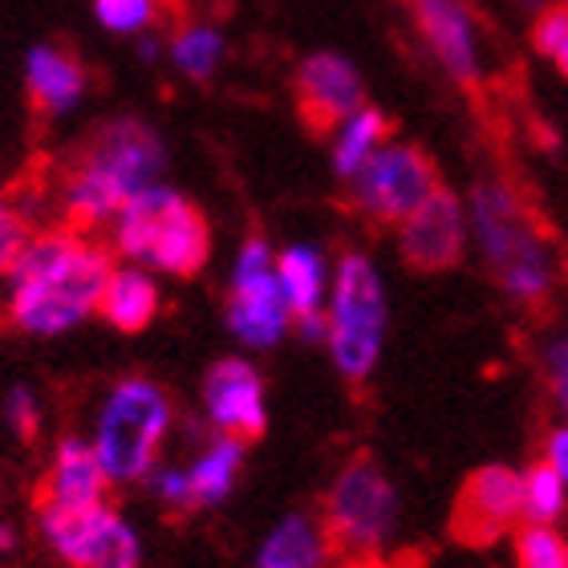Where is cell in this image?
<instances>
[{
	"label": "cell",
	"mask_w": 568,
	"mask_h": 568,
	"mask_svg": "<svg viewBox=\"0 0 568 568\" xmlns=\"http://www.w3.org/2000/svg\"><path fill=\"white\" fill-rule=\"evenodd\" d=\"M114 273L110 252L78 227L41 232L9 268V321L33 337H58L98 313Z\"/></svg>",
	"instance_id": "1"
},
{
	"label": "cell",
	"mask_w": 568,
	"mask_h": 568,
	"mask_svg": "<svg viewBox=\"0 0 568 568\" xmlns=\"http://www.w3.org/2000/svg\"><path fill=\"white\" fill-rule=\"evenodd\" d=\"M471 227L479 236L487 273L496 276L504 296L516 305H548V296L557 293L560 281V256L557 244L548 236L545 220L536 215L511 179L484 175L471 187Z\"/></svg>",
	"instance_id": "2"
},
{
	"label": "cell",
	"mask_w": 568,
	"mask_h": 568,
	"mask_svg": "<svg viewBox=\"0 0 568 568\" xmlns=\"http://www.w3.org/2000/svg\"><path fill=\"white\" fill-rule=\"evenodd\" d=\"M166 163V146L154 126L142 119H110L102 122L82 151L73 154L61 179V207L78 232L110 224L126 203L159 183Z\"/></svg>",
	"instance_id": "3"
},
{
	"label": "cell",
	"mask_w": 568,
	"mask_h": 568,
	"mask_svg": "<svg viewBox=\"0 0 568 568\" xmlns=\"http://www.w3.org/2000/svg\"><path fill=\"white\" fill-rule=\"evenodd\" d=\"M114 252L159 273L195 276L212 256V227L191 200L151 183L114 215Z\"/></svg>",
	"instance_id": "4"
},
{
	"label": "cell",
	"mask_w": 568,
	"mask_h": 568,
	"mask_svg": "<svg viewBox=\"0 0 568 568\" xmlns=\"http://www.w3.org/2000/svg\"><path fill=\"white\" fill-rule=\"evenodd\" d=\"M386 337V288L366 252H345L337 261L325 305V345L333 354V366L349 386L374 374Z\"/></svg>",
	"instance_id": "5"
},
{
	"label": "cell",
	"mask_w": 568,
	"mask_h": 568,
	"mask_svg": "<svg viewBox=\"0 0 568 568\" xmlns=\"http://www.w3.org/2000/svg\"><path fill=\"white\" fill-rule=\"evenodd\" d=\"M175 406L151 378H122L98 410L94 450L110 484H139L154 471Z\"/></svg>",
	"instance_id": "6"
},
{
	"label": "cell",
	"mask_w": 568,
	"mask_h": 568,
	"mask_svg": "<svg viewBox=\"0 0 568 568\" xmlns=\"http://www.w3.org/2000/svg\"><path fill=\"white\" fill-rule=\"evenodd\" d=\"M325 528L345 560L378 565L398 528V491L366 450L345 463L325 496Z\"/></svg>",
	"instance_id": "7"
},
{
	"label": "cell",
	"mask_w": 568,
	"mask_h": 568,
	"mask_svg": "<svg viewBox=\"0 0 568 568\" xmlns=\"http://www.w3.org/2000/svg\"><path fill=\"white\" fill-rule=\"evenodd\" d=\"M438 187L435 159L415 142H386L345 179L349 207L378 227H398Z\"/></svg>",
	"instance_id": "8"
},
{
	"label": "cell",
	"mask_w": 568,
	"mask_h": 568,
	"mask_svg": "<svg viewBox=\"0 0 568 568\" xmlns=\"http://www.w3.org/2000/svg\"><path fill=\"white\" fill-rule=\"evenodd\" d=\"M293 321V308L284 301L276 256L264 236H248L232 268L227 288V329L252 349H273Z\"/></svg>",
	"instance_id": "9"
},
{
	"label": "cell",
	"mask_w": 568,
	"mask_h": 568,
	"mask_svg": "<svg viewBox=\"0 0 568 568\" xmlns=\"http://www.w3.org/2000/svg\"><path fill=\"white\" fill-rule=\"evenodd\" d=\"M41 532L70 568H139V532L119 511L102 504L90 508H37Z\"/></svg>",
	"instance_id": "10"
},
{
	"label": "cell",
	"mask_w": 568,
	"mask_h": 568,
	"mask_svg": "<svg viewBox=\"0 0 568 568\" xmlns=\"http://www.w3.org/2000/svg\"><path fill=\"white\" fill-rule=\"evenodd\" d=\"M524 520V475L504 467V463H487L479 471L467 475V484L455 504V520L450 532L463 545H496Z\"/></svg>",
	"instance_id": "11"
},
{
	"label": "cell",
	"mask_w": 568,
	"mask_h": 568,
	"mask_svg": "<svg viewBox=\"0 0 568 568\" xmlns=\"http://www.w3.org/2000/svg\"><path fill=\"white\" fill-rule=\"evenodd\" d=\"M296 114L308 134L329 139L357 106H366V82L342 53H308L293 78Z\"/></svg>",
	"instance_id": "12"
},
{
	"label": "cell",
	"mask_w": 568,
	"mask_h": 568,
	"mask_svg": "<svg viewBox=\"0 0 568 568\" xmlns=\"http://www.w3.org/2000/svg\"><path fill=\"white\" fill-rule=\"evenodd\" d=\"M398 252L415 273H447L467 252V212L455 191L438 183L398 224Z\"/></svg>",
	"instance_id": "13"
},
{
	"label": "cell",
	"mask_w": 568,
	"mask_h": 568,
	"mask_svg": "<svg viewBox=\"0 0 568 568\" xmlns=\"http://www.w3.org/2000/svg\"><path fill=\"white\" fill-rule=\"evenodd\" d=\"M410 9L426 49L435 53L450 82L475 90L484 78V58H479V24L471 0H410Z\"/></svg>",
	"instance_id": "14"
},
{
	"label": "cell",
	"mask_w": 568,
	"mask_h": 568,
	"mask_svg": "<svg viewBox=\"0 0 568 568\" xmlns=\"http://www.w3.org/2000/svg\"><path fill=\"white\" fill-rule=\"evenodd\" d=\"M203 415L220 435L256 443L268 426V403H264V382L256 366L244 357L215 362L203 378Z\"/></svg>",
	"instance_id": "15"
},
{
	"label": "cell",
	"mask_w": 568,
	"mask_h": 568,
	"mask_svg": "<svg viewBox=\"0 0 568 568\" xmlns=\"http://www.w3.org/2000/svg\"><path fill=\"white\" fill-rule=\"evenodd\" d=\"M90 85V65L70 41H41L24 58V94L41 119L70 114Z\"/></svg>",
	"instance_id": "16"
},
{
	"label": "cell",
	"mask_w": 568,
	"mask_h": 568,
	"mask_svg": "<svg viewBox=\"0 0 568 568\" xmlns=\"http://www.w3.org/2000/svg\"><path fill=\"white\" fill-rule=\"evenodd\" d=\"M110 487V475L98 459L94 443L85 438H61L53 450L41 491H37V508H90L102 504Z\"/></svg>",
	"instance_id": "17"
},
{
	"label": "cell",
	"mask_w": 568,
	"mask_h": 568,
	"mask_svg": "<svg viewBox=\"0 0 568 568\" xmlns=\"http://www.w3.org/2000/svg\"><path fill=\"white\" fill-rule=\"evenodd\" d=\"M345 557L333 545L325 520L308 516H288L264 536L256 568H342Z\"/></svg>",
	"instance_id": "18"
},
{
	"label": "cell",
	"mask_w": 568,
	"mask_h": 568,
	"mask_svg": "<svg viewBox=\"0 0 568 568\" xmlns=\"http://www.w3.org/2000/svg\"><path fill=\"white\" fill-rule=\"evenodd\" d=\"M159 301H163V296H159V284L142 273V268H114L98 313H102L119 333H142L159 317Z\"/></svg>",
	"instance_id": "19"
},
{
	"label": "cell",
	"mask_w": 568,
	"mask_h": 568,
	"mask_svg": "<svg viewBox=\"0 0 568 568\" xmlns=\"http://www.w3.org/2000/svg\"><path fill=\"white\" fill-rule=\"evenodd\" d=\"M244 438L236 435H220L212 447L203 450L200 459L187 467V487H191V508H215L232 496V487L240 479V467H244Z\"/></svg>",
	"instance_id": "20"
},
{
	"label": "cell",
	"mask_w": 568,
	"mask_h": 568,
	"mask_svg": "<svg viewBox=\"0 0 568 568\" xmlns=\"http://www.w3.org/2000/svg\"><path fill=\"white\" fill-rule=\"evenodd\" d=\"M276 276H281L284 301L293 308V321L321 317L329 276H325V256H321L317 248H308V244L284 248L281 256H276Z\"/></svg>",
	"instance_id": "21"
},
{
	"label": "cell",
	"mask_w": 568,
	"mask_h": 568,
	"mask_svg": "<svg viewBox=\"0 0 568 568\" xmlns=\"http://www.w3.org/2000/svg\"><path fill=\"white\" fill-rule=\"evenodd\" d=\"M390 134H394V122L378 106H357L337 126V142H333V171H337V179L345 183L349 175H357V166L366 163L378 146H386Z\"/></svg>",
	"instance_id": "22"
},
{
	"label": "cell",
	"mask_w": 568,
	"mask_h": 568,
	"mask_svg": "<svg viewBox=\"0 0 568 568\" xmlns=\"http://www.w3.org/2000/svg\"><path fill=\"white\" fill-rule=\"evenodd\" d=\"M171 58H175L179 73H187L191 82H207L224 58V33L215 24L183 21L171 37Z\"/></svg>",
	"instance_id": "23"
},
{
	"label": "cell",
	"mask_w": 568,
	"mask_h": 568,
	"mask_svg": "<svg viewBox=\"0 0 568 568\" xmlns=\"http://www.w3.org/2000/svg\"><path fill=\"white\" fill-rule=\"evenodd\" d=\"M565 491H568V484L548 467V463H532V467L524 471V520L557 524V516L565 511Z\"/></svg>",
	"instance_id": "24"
},
{
	"label": "cell",
	"mask_w": 568,
	"mask_h": 568,
	"mask_svg": "<svg viewBox=\"0 0 568 568\" xmlns=\"http://www.w3.org/2000/svg\"><path fill=\"white\" fill-rule=\"evenodd\" d=\"M94 17L110 33H146L171 17L166 0H94Z\"/></svg>",
	"instance_id": "25"
},
{
	"label": "cell",
	"mask_w": 568,
	"mask_h": 568,
	"mask_svg": "<svg viewBox=\"0 0 568 568\" xmlns=\"http://www.w3.org/2000/svg\"><path fill=\"white\" fill-rule=\"evenodd\" d=\"M516 568H568V540L552 524H524L516 532Z\"/></svg>",
	"instance_id": "26"
},
{
	"label": "cell",
	"mask_w": 568,
	"mask_h": 568,
	"mask_svg": "<svg viewBox=\"0 0 568 568\" xmlns=\"http://www.w3.org/2000/svg\"><path fill=\"white\" fill-rule=\"evenodd\" d=\"M532 49L557 65L560 78H568V0H552L536 9Z\"/></svg>",
	"instance_id": "27"
},
{
	"label": "cell",
	"mask_w": 568,
	"mask_h": 568,
	"mask_svg": "<svg viewBox=\"0 0 568 568\" xmlns=\"http://www.w3.org/2000/svg\"><path fill=\"white\" fill-rule=\"evenodd\" d=\"M4 418H9V426L17 430V438H37V430H41V406H37V394L29 390V386H12L9 398H4Z\"/></svg>",
	"instance_id": "28"
},
{
	"label": "cell",
	"mask_w": 568,
	"mask_h": 568,
	"mask_svg": "<svg viewBox=\"0 0 568 568\" xmlns=\"http://www.w3.org/2000/svg\"><path fill=\"white\" fill-rule=\"evenodd\" d=\"M154 487V496L163 499L171 511H195L191 508V487H187V471H179V467H163V471H151L146 475Z\"/></svg>",
	"instance_id": "29"
},
{
	"label": "cell",
	"mask_w": 568,
	"mask_h": 568,
	"mask_svg": "<svg viewBox=\"0 0 568 568\" xmlns=\"http://www.w3.org/2000/svg\"><path fill=\"white\" fill-rule=\"evenodd\" d=\"M548 374H552L557 398H560V406H565V415H568V337L552 342V349H548Z\"/></svg>",
	"instance_id": "30"
},
{
	"label": "cell",
	"mask_w": 568,
	"mask_h": 568,
	"mask_svg": "<svg viewBox=\"0 0 568 568\" xmlns=\"http://www.w3.org/2000/svg\"><path fill=\"white\" fill-rule=\"evenodd\" d=\"M545 463L552 471L560 475L568 484V426H557L552 435H548V447H545Z\"/></svg>",
	"instance_id": "31"
},
{
	"label": "cell",
	"mask_w": 568,
	"mask_h": 568,
	"mask_svg": "<svg viewBox=\"0 0 568 568\" xmlns=\"http://www.w3.org/2000/svg\"><path fill=\"white\" fill-rule=\"evenodd\" d=\"M17 548V532H12V524H0V557Z\"/></svg>",
	"instance_id": "32"
},
{
	"label": "cell",
	"mask_w": 568,
	"mask_h": 568,
	"mask_svg": "<svg viewBox=\"0 0 568 568\" xmlns=\"http://www.w3.org/2000/svg\"><path fill=\"white\" fill-rule=\"evenodd\" d=\"M524 9H540V4H545V0H520Z\"/></svg>",
	"instance_id": "33"
},
{
	"label": "cell",
	"mask_w": 568,
	"mask_h": 568,
	"mask_svg": "<svg viewBox=\"0 0 568 568\" xmlns=\"http://www.w3.org/2000/svg\"><path fill=\"white\" fill-rule=\"evenodd\" d=\"M342 568H378V565H357V560H345Z\"/></svg>",
	"instance_id": "34"
},
{
	"label": "cell",
	"mask_w": 568,
	"mask_h": 568,
	"mask_svg": "<svg viewBox=\"0 0 568 568\" xmlns=\"http://www.w3.org/2000/svg\"><path fill=\"white\" fill-rule=\"evenodd\" d=\"M0 281H4V273H0Z\"/></svg>",
	"instance_id": "35"
}]
</instances>
